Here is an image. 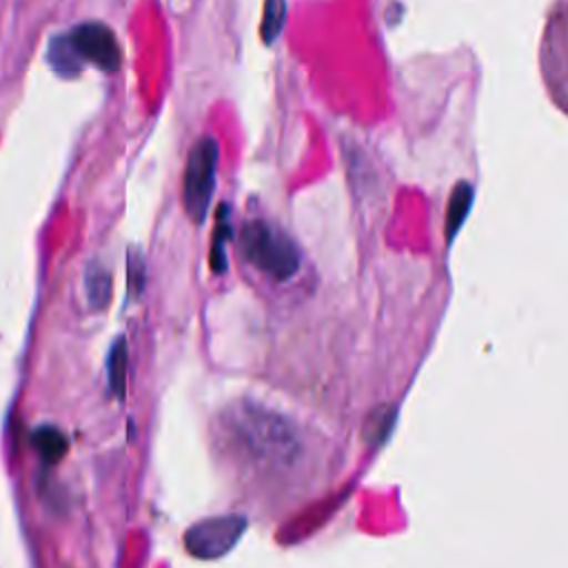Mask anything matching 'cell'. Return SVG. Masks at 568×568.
I'll list each match as a JSON object with an SVG mask.
<instances>
[{"label": "cell", "instance_id": "6da1fadb", "mask_svg": "<svg viewBox=\"0 0 568 568\" xmlns=\"http://www.w3.org/2000/svg\"><path fill=\"white\" fill-rule=\"evenodd\" d=\"M226 426L240 453L257 466L288 468L302 453L295 424L260 404H237L226 415Z\"/></svg>", "mask_w": 568, "mask_h": 568}, {"label": "cell", "instance_id": "7a4b0ae2", "mask_svg": "<svg viewBox=\"0 0 568 568\" xmlns=\"http://www.w3.org/2000/svg\"><path fill=\"white\" fill-rule=\"evenodd\" d=\"M240 253L260 273L284 282L300 268V251L295 242L277 226L253 220L240 231Z\"/></svg>", "mask_w": 568, "mask_h": 568}, {"label": "cell", "instance_id": "3957f363", "mask_svg": "<svg viewBox=\"0 0 568 568\" xmlns=\"http://www.w3.org/2000/svg\"><path fill=\"white\" fill-rule=\"evenodd\" d=\"M215 169H217V142L213 138H202L193 144L186 169H184V211L191 222L202 224L211 195L215 189Z\"/></svg>", "mask_w": 568, "mask_h": 568}, {"label": "cell", "instance_id": "277c9868", "mask_svg": "<svg viewBox=\"0 0 568 568\" xmlns=\"http://www.w3.org/2000/svg\"><path fill=\"white\" fill-rule=\"evenodd\" d=\"M244 528L246 519L240 515L209 517L186 530L184 546L197 559H217L237 544Z\"/></svg>", "mask_w": 568, "mask_h": 568}, {"label": "cell", "instance_id": "5b68a950", "mask_svg": "<svg viewBox=\"0 0 568 568\" xmlns=\"http://www.w3.org/2000/svg\"><path fill=\"white\" fill-rule=\"evenodd\" d=\"M69 38L75 51L80 53V58L89 60L102 71H115L122 64L120 44L109 27L100 22H84V24H78L69 33Z\"/></svg>", "mask_w": 568, "mask_h": 568}, {"label": "cell", "instance_id": "8992f818", "mask_svg": "<svg viewBox=\"0 0 568 568\" xmlns=\"http://www.w3.org/2000/svg\"><path fill=\"white\" fill-rule=\"evenodd\" d=\"M548 69L557 75V87H561V95L568 102V4L557 11L548 31Z\"/></svg>", "mask_w": 568, "mask_h": 568}, {"label": "cell", "instance_id": "52a82bcc", "mask_svg": "<svg viewBox=\"0 0 568 568\" xmlns=\"http://www.w3.org/2000/svg\"><path fill=\"white\" fill-rule=\"evenodd\" d=\"M111 288H113L111 273L100 262H91L84 273V293H87L89 306L93 311H102L104 306H109Z\"/></svg>", "mask_w": 568, "mask_h": 568}, {"label": "cell", "instance_id": "ba28073f", "mask_svg": "<svg viewBox=\"0 0 568 568\" xmlns=\"http://www.w3.org/2000/svg\"><path fill=\"white\" fill-rule=\"evenodd\" d=\"M129 364V348L126 339L118 337L106 355V379H109V390L122 399L126 393V366Z\"/></svg>", "mask_w": 568, "mask_h": 568}, {"label": "cell", "instance_id": "9c48e42d", "mask_svg": "<svg viewBox=\"0 0 568 568\" xmlns=\"http://www.w3.org/2000/svg\"><path fill=\"white\" fill-rule=\"evenodd\" d=\"M31 442H33L38 455L42 457V462H47V464H58L69 450L67 435L55 426H38L31 433Z\"/></svg>", "mask_w": 568, "mask_h": 568}, {"label": "cell", "instance_id": "30bf717a", "mask_svg": "<svg viewBox=\"0 0 568 568\" xmlns=\"http://www.w3.org/2000/svg\"><path fill=\"white\" fill-rule=\"evenodd\" d=\"M49 62L53 64V69L64 75V78H73L80 73V64H82V58L80 53L75 51L73 42L69 36H60V38H53L51 44H49Z\"/></svg>", "mask_w": 568, "mask_h": 568}, {"label": "cell", "instance_id": "8fae6325", "mask_svg": "<svg viewBox=\"0 0 568 568\" xmlns=\"http://www.w3.org/2000/svg\"><path fill=\"white\" fill-rule=\"evenodd\" d=\"M470 200H473V189L468 184H457L453 195H450V204H448V215H446V237L450 240L457 229L462 226L466 213H468V206H470Z\"/></svg>", "mask_w": 568, "mask_h": 568}, {"label": "cell", "instance_id": "7c38bea8", "mask_svg": "<svg viewBox=\"0 0 568 568\" xmlns=\"http://www.w3.org/2000/svg\"><path fill=\"white\" fill-rule=\"evenodd\" d=\"M284 13H286V4L284 0H266L264 2V20H262V38L264 42H273L277 40L282 24H284Z\"/></svg>", "mask_w": 568, "mask_h": 568}, {"label": "cell", "instance_id": "4fadbf2b", "mask_svg": "<svg viewBox=\"0 0 568 568\" xmlns=\"http://www.w3.org/2000/svg\"><path fill=\"white\" fill-rule=\"evenodd\" d=\"M229 220H226V206L220 209V215H217V229H215V240H213V248H211V266L213 271H224L226 262H224V244L229 240Z\"/></svg>", "mask_w": 568, "mask_h": 568}, {"label": "cell", "instance_id": "5bb4252c", "mask_svg": "<svg viewBox=\"0 0 568 568\" xmlns=\"http://www.w3.org/2000/svg\"><path fill=\"white\" fill-rule=\"evenodd\" d=\"M126 271H129V293L131 297H138L144 288V257L138 248L129 251Z\"/></svg>", "mask_w": 568, "mask_h": 568}, {"label": "cell", "instance_id": "9a60e30c", "mask_svg": "<svg viewBox=\"0 0 568 568\" xmlns=\"http://www.w3.org/2000/svg\"><path fill=\"white\" fill-rule=\"evenodd\" d=\"M390 426H393V410L390 408H379L375 415H371L364 437L373 444H379L388 435Z\"/></svg>", "mask_w": 568, "mask_h": 568}]
</instances>
